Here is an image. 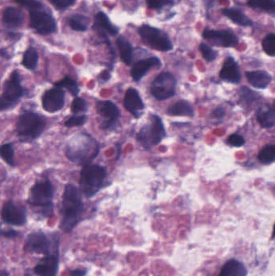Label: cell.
Wrapping results in <instances>:
<instances>
[{
    "instance_id": "6da1fadb",
    "label": "cell",
    "mask_w": 275,
    "mask_h": 276,
    "mask_svg": "<svg viewBox=\"0 0 275 276\" xmlns=\"http://www.w3.org/2000/svg\"><path fill=\"white\" fill-rule=\"evenodd\" d=\"M99 145L88 133H80L69 138L65 148V154L69 161L77 165L87 166L97 157Z\"/></svg>"
},
{
    "instance_id": "7a4b0ae2",
    "label": "cell",
    "mask_w": 275,
    "mask_h": 276,
    "mask_svg": "<svg viewBox=\"0 0 275 276\" xmlns=\"http://www.w3.org/2000/svg\"><path fill=\"white\" fill-rule=\"evenodd\" d=\"M82 194L75 185H65L62 195V219L60 224V228L64 232H71L80 222L84 210Z\"/></svg>"
},
{
    "instance_id": "3957f363",
    "label": "cell",
    "mask_w": 275,
    "mask_h": 276,
    "mask_svg": "<svg viewBox=\"0 0 275 276\" xmlns=\"http://www.w3.org/2000/svg\"><path fill=\"white\" fill-rule=\"evenodd\" d=\"M54 187L49 179L37 182L30 190L28 203L31 206L39 209L38 213L44 217H50L54 213L53 206Z\"/></svg>"
},
{
    "instance_id": "277c9868",
    "label": "cell",
    "mask_w": 275,
    "mask_h": 276,
    "mask_svg": "<svg viewBox=\"0 0 275 276\" xmlns=\"http://www.w3.org/2000/svg\"><path fill=\"white\" fill-rule=\"evenodd\" d=\"M46 121L42 115L32 111H25L19 116L16 132L19 139L29 142L40 137L46 129Z\"/></svg>"
},
{
    "instance_id": "5b68a950",
    "label": "cell",
    "mask_w": 275,
    "mask_h": 276,
    "mask_svg": "<svg viewBox=\"0 0 275 276\" xmlns=\"http://www.w3.org/2000/svg\"><path fill=\"white\" fill-rule=\"evenodd\" d=\"M107 177L105 167L99 165L84 166L80 176L81 191L87 198H91L103 187Z\"/></svg>"
},
{
    "instance_id": "8992f818",
    "label": "cell",
    "mask_w": 275,
    "mask_h": 276,
    "mask_svg": "<svg viewBox=\"0 0 275 276\" xmlns=\"http://www.w3.org/2000/svg\"><path fill=\"white\" fill-rule=\"evenodd\" d=\"M167 135L163 121L159 115L151 114L150 120L147 125L143 126L137 134L139 143L145 149H151L159 145Z\"/></svg>"
},
{
    "instance_id": "52a82bcc",
    "label": "cell",
    "mask_w": 275,
    "mask_h": 276,
    "mask_svg": "<svg viewBox=\"0 0 275 276\" xmlns=\"http://www.w3.org/2000/svg\"><path fill=\"white\" fill-rule=\"evenodd\" d=\"M23 96L24 89L21 85L20 75L17 70H15L4 83L2 95L0 97L1 111H7L14 107Z\"/></svg>"
},
{
    "instance_id": "ba28073f",
    "label": "cell",
    "mask_w": 275,
    "mask_h": 276,
    "mask_svg": "<svg viewBox=\"0 0 275 276\" xmlns=\"http://www.w3.org/2000/svg\"><path fill=\"white\" fill-rule=\"evenodd\" d=\"M138 33L144 43L153 50L168 52L174 48L168 34L163 30L148 24H143L138 28Z\"/></svg>"
},
{
    "instance_id": "9c48e42d",
    "label": "cell",
    "mask_w": 275,
    "mask_h": 276,
    "mask_svg": "<svg viewBox=\"0 0 275 276\" xmlns=\"http://www.w3.org/2000/svg\"><path fill=\"white\" fill-rule=\"evenodd\" d=\"M176 85V78L172 74L163 72L152 80L150 92L156 100H168L175 95Z\"/></svg>"
},
{
    "instance_id": "30bf717a",
    "label": "cell",
    "mask_w": 275,
    "mask_h": 276,
    "mask_svg": "<svg viewBox=\"0 0 275 276\" xmlns=\"http://www.w3.org/2000/svg\"><path fill=\"white\" fill-rule=\"evenodd\" d=\"M30 28L42 36L54 33L58 30V26L54 17L49 12L41 10L29 11Z\"/></svg>"
},
{
    "instance_id": "8fae6325",
    "label": "cell",
    "mask_w": 275,
    "mask_h": 276,
    "mask_svg": "<svg viewBox=\"0 0 275 276\" xmlns=\"http://www.w3.org/2000/svg\"><path fill=\"white\" fill-rule=\"evenodd\" d=\"M95 109L99 115L101 129H111L116 125L121 115V111L113 102L110 100H99L96 103Z\"/></svg>"
},
{
    "instance_id": "7c38bea8",
    "label": "cell",
    "mask_w": 275,
    "mask_h": 276,
    "mask_svg": "<svg viewBox=\"0 0 275 276\" xmlns=\"http://www.w3.org/2000/svg\"><path fill=\"white\" fill-rule=\"evenodd\" d=\"M203 37L212 46L224 48H235L239 44V38L227 30L204 29Z\"/></svg>"
},
{
    "instance_id": "4fadbf2b",
    "label": "cell",
    "mask_w": 275,
    "mask_h": 276,
    "mask_svg": "<svg viewBox=\"0 0 275 276\" xmlns=\"http://www.w3.org/2000/svg\"><path fill=\"white\" fill-rule=\"evenodd\" d=\"M1 217L4 222L14 226H23L27 221L25 208L12 201L4 204Z\"/></svg>"
},
{
    "instance_id": "5bb4252c",
    "label": "cell",
    "mask_w": 275,
    "mask_h": 276,
    "mask_svg": "<svg viewBox=\"0 0 275 276\" xmlns=\"http://www.w3.org/2000/svg\"><path fill=\"white\" fill-rule=\"evenodd\" d=\"M24 251L47 256L51 254V243L43 232H32L26 239Z\"/></svg>"
},
{
    "instance_id": "9a60e30c",
    "label": "cell",
    "mask_w": 275,
    "mask_h": 276,
    "mask_svg": "<svg viewBox=\"0 0 275 276\" xmlns=\"http://www.w3.org/2000/svg\"><path fill=\"white\" fill-rule=\"evenodd\" d=\"M65 105V92L63 89L58 87L45 92L42 97V106L44 110L50 113H55L63 108Z\"/></svg>"
},
{
    "instance_id": "2e32d148",
    "label": "cell",
    "mask_w": 275,
    "mask_h": 276,
    "mask_svg": "<svg viewBox=\"0 0 275 276\" xmlns=\"http://www.w3.org/2000/svg\"><path fill=\"white\" fill-rule=\"evenodd\" d=\"M125 109L130 112L135 118L139 119L144 113L145 104L140 94L134 88H129L124 98Z\"/></svg>"
},
{
    "instance_id": "e0dca14e",
    "label": "cell",
    "mask_w": 275,
    "mask_h": 276,
    "mask_svg": "<svg viewBox=\"0 0 275 276\" xmlns=\"http://www.w3.org/2000/svg\"><path fill=\"white\" fill-rule=\"evenodd\" d=\"M162 66V62L158 57H150L145 59L139 60L138 62L133 64L131 69V77L133 81L139 82L148 71L152 68H159Z\"/></svg>"
},
{
    "instance_id": "ac0fdd59",
    "label": "cell",
    "mask_w": 275,
    "mask_h": 276,
    "mask_svg": "<svg viewBox=\"0 0 275 276\" xmlns=\"http://www.w3.org/2000/svg\"><path fill=\"white\" fill-rule=\"evenodd\" d=\"M221 80L230 84H238L242 80V74L239 66L232 57H228L224 61V65L220 73Z\"/></svg>"
},
{
    "instance_id": "d6986e66",
    "label": "cell",
    "mask_w": 275,
    "mask_h": 276,
    "mask_svg": "<svg viewBox=\"0 0 275 276\" xmlns=\"http://www.w3.org/2000/svg\"><path fill=\"white\" fill-rule=\"evenodd\" d=\"M94 28L99 33L101 34L103 37L107 36V35L116 36L120 32V28L112 24L108 16L103 12H98L97 14L95 15Z\"/></svg>"
},
{
    "instance_id": "ffe728a7",
    "label": "cell",
    "mask_w": 275,
    "mask_h": 276,
    "mask_svg": "<svg viewBox=\"0 0 275 276\" xmlns=\"http://www.w3.org/2000/svg\"><path fill=\"white\" fill-rule=\"evenodd\" d=\"M58 257L50 254L44 257L34 268V271L39 276H56L59 267Z\"/></svg>"
},
{
    "instance_id": "44dd1931",
    "label": "cell",
    "mask_w": 275,
    "mask_h": 276,
    "mask_svg": "<svg viewBox=\"0 0 275 276\" xmlns=\"http://www.w3.org/2000/svg\"><path fill=\"white\" fill-rule=\"evenodd\" d=\"M24 19L25 16L23 12L13 7L7 8L3 14V22L8 28H20L24 24Z\"/></svg>"
},
{
    "instance_id": "7402d4cb",
    "label": "cell",
    "mask_w": 275,
    "mask_h": 276,
    "mask_svg": "<svg viewBox=\"0 0 275 276\" xmlns=\"http://www.w3.org/2000/svg\"><path fill=\"white\" fill-rule=\"evenodd\" d=\"M222 14L229 19L234 24L242 27H250L254 22L248 17L241 9L237 8H224L221 10Z\"/></svg>"
},
{
    "instance_id": "603a6c76",
    "label": "cell",
    "mask_w": 275,
    "mask_h": 276,
    "mask_svg": "<svg viewBox=\"0 0 275 276\" xmlns=\"http://www.w3.org/2000/svg\"><path fill=\"white\" fill-rule=\"evenodd\" d=\"M247 80L252 86L260 89H265L270 84L272 77L267 72L263 70L246 72Z\"/></svg>"
},
{
    "instance_id": "cb8c5ba5",
    "label": "cell",
    "mask_w": 275,
    "mask_h": 276,
    "mask_svg": "<svg viewBox=\"0 0 275 276\" xmlns=\"http://www.w3.org/2000/svg\"><path fill=\"white\" fill-rule=\"evenodd\" d=\"M248 270L240 261L231 259L226 262L218 276H247Z\"/></svg>"
},
{
    "instance_id": "d4e9b609",
    "label": "cell",
    "mask_w": 275,
    "mask_h": 276,
    "mask_svg": "<svg viewBox=\"0 0 275 276\" xmlns=\"http://www.w3.org/2000/svg\"><path fill=\"white\" fill-rule=\"evenodd\" d=\"M116 46L120 56L127 66H130L133 60V47L131 42L124 36H119L116 40Z\"/></svg>"
},
{
    "instance_id": "484cf974",
    "label": "cell",
    "mask_w": 275,
    "mask_h": 276,
    "mask_svg": "<svg viewBox=\"0 0 275 276\" xmlns=\"http://www.w3.org/2000/svg\"><path fill=\"white\" fill-rule=\"evenodd\" d=\"M167 113L172 116L192 117L194 115V110L189 102L186 100H179L169 107Z\"/></svg>"
},
{
    "instance_id": "4316f807",
    "label": "cell",
    "mask_w": 275,
    "mask_h": 276,
    "mask_svg": "<svg viewBox=\"0 0 275 276\" xmlns=\"http://www.w3.org/2000/svg\"><path fill=\"white\" fill-rule=\"evenodd\" d=\"M257 119L260 126L264 129H269L275 125L274 107L265 106L261 107L257 112Z\"/></svg>"
},
{
    "instance_id": "83f0119b",
    "label": "cell",
    "mask_w": 275,
    "mask_h": 276,
    "mask_svg": "<svg viewBox=\"0 0 275 276\" xmlns=\"http://www.w3.org/2000/svg\"><path fill=\"white\" fill-rule=\"evenodd\" d=\"M69 28L76 32H86L89 28L91 20L87 16L81 14H74L69 16L66 20Z\"/></svg>"
},
{
    "instance_id": "f1b7e54d",
    "label": "cell",
    "mask_w": 275,
    "mask_h": 276,
    "mask_svg": "<svg viewBox=\"0 0 275 276\" xmlns=\"http://www.w3.org/2000/svg\"><path fill=\"white\" fill-rule=\"evenodd\" d=\"M248 6L275 16V0H248Z\"/></svg>"
},
{
    "instance_id": "f546056e",
    "label": "cell",
    "mask_w": 275,
    "mask_h": 276,
    "mask_svg": "<svg viewBox=\"0 0 275 276\" xmlns=\"http://www.w3.org/2000/svg\"><path fill=\"white\" fill-rule=\"evenodd\" d=\"M38 61H39V54H38L37 50L34 47H30L24 53L22 64L26 69L35 70L37 67Z\"/></svg>"
},
{
    "instance_id": "4dcf8cb0",
    "label": "cell",
    "mask_w": 275,
    "mask_h": 276,
    "mask_svg": "<svg viewBox=\"0 0 275 276\" xmlns=\"http://www.w3.org/2000/svg\"><path fill=\"white\" fill-rule=\"evenodd\" d=\"M54 87H58V88H61L62 89L65 88L67 90L69 93L71 94L72 96L74 97H77L80 92V86L77 84V82L71 77H69V76H65L61 81L56 83L54 84Z\"/></svg>"
},
{
    "instance_id": "1f68e13d",
    "label": "cell",
    "mask_w": 275,
    "mask_h": 276,
    "mask_svg": "<svg viewBox=\"0 0 275 276\" xmlns=\"http://www.w3.org/2000/svg\"><path fill=\"white\" fill-rule=\"evenodd\" d=\"M258 159L263 164H269L275 160V145H267L262 148L258 154Z\"/></svg>"
},
{
    "instance_id": "d6a6232c",
    "label": "cell",
    "mask_w": 275,
    "mask_h": 276,
    "mask_svg": "<svg viewBox=\"0 0 275 276\" xmlns=\"http://www.w3.org/2000/svg\"><path fill=\"white\" fill-rule=\"evenodd\" d=\"M0 154H1L2 159L8 163V165L11 166V167L15 166V152L12 144L6 143L2 145V146L0 148Z\"/></svg>"
},
{
    "instance_id": "836d02e7",
    "label": "cell",
    "mask_w": 275,
    "mask_h": 276,
    "mask_svg": "<svg viewBox=\"0 0 275 276\" xmlns=\"http://www.w3.org/2000/svg\"><path fill=\"white\" fill-rule=\"evenodd\" d=\"M265 54L270 57H275V34H268L261 43Z\"/></svg>"
},
{
    "instance_id": "e575fe53",
    "label": "cell",
    "mask_w": 275,
    "mask_h": 276,
    "mask_svg": "<svg viewBox=\"0 0 275 276\" xmlns=\"http://www.w3.org/2000/svg\"><path fill=\"white\" fill-rule=\"evenodd\" d=\"M147 7L152 10L160 11L174 6V0H145Z\"/></svg>"
},
{
    "instance_id": "d590c367",
    "label": "cell",
    "mask_w": 275,
    "mask_h": 276,
    "mask_svg": "<svg viewBox=\"0 0 275 276\" xmlns=\"http://www.w3.org/2000/svg\"><path fill=\"white\" fill-rule=\"evenodd\" d=\"M200 51L202 54L203 58L206 60L207 62H213L214 60L217 58V52L205 43L200 44Z\"/></svg>"
},
{
    "instance_id": "8d00e7d4",
    "label": "cell",
    "mask_w": 275,
    "mask_h": 276,
    "mask_svg": "<svg viewBox=\"0 0 275 276\" xmlns=\"http://www.w3.org/2000/svg\"><path fill=\"white\" fill-rule=\"evenodd\" d=\"M88 109L87 102L80 97H74L71 103V111L73 113L86 112Z\"/></svg>"
},
{
    "instance_id": "74e56055",
    "label": "cell",
    "mask_w": 275,
    "mask_h": 276,
    "mask_svg": "<svg viewBox=\"0 0 275 276\" xmlns=\"http://www.w3.org/2000/svg\"><path fill=\"white\" fill-rule=\"evenodd\" d=\"M16 4L28 8L29 11L44 9V5L38 0H14Z\"/></svg>"
},
{
    "instance_id": "f35d334b",
    "label": "cell",
    "mask_w": 275,
    "mask_h": 276,
    "mask_svg": "<svg viewBox=\"0 0 275 276\" xmlns=\"http://www.w3.org/2000/svg\"><path fill=\"white\" fill-rule=\"evenodd\" d=\"M50 4H52L56 10H67L68 8H71L73 4H75L77 0H48Z\"/></svg>"
},
{
    "instance_id": "ab89813d",
    "label": "cell",
    "mask_w": 275,
    "mask_h": 276,
    "mask_svg": "<svg viewBox=\"0 0 275 276\" xmlns=\"http://www.w3.org/2000/svg\"><path fill=\"white\" fill-rule=\"evenodd\" d=\"M87 121V116L86 115H73L65 122V126L69 128L78 127L84 126Z\"/></svg>"
},
{
    "instance_id": "60d3db41",
    "label": "cell",
    "mask_w": 275,
    "mask_h": 276,
    "mask_svg": "<svg viewBox=\"0 0 275 276\" xmlns=\"http://www.w3.org/2000/svg\"><path fill=\"white\" fill-rule=\"evenodd\" d=\"M241 96L247 103H251L260 97L259 95H257L256 92H253L251 90L248 89L247 88H242L241 89Z\"/></svg>"
},
{
    "instance_id": "b9f144b4",
    "label": "cell",
    "mask_w": 275,
    "mask_h": 276,
    "mask_svg": "<svg viewBox=\"0 0 275 276\" xmlns=\"http://www.w3.org/2000/svg\"><path fill=\"white\" fill-rule=\"evenodd\" d=\"M245 142L246 141L244 139V137L238 135V134H232V135L229 136L228 138V143L232 146H235V147H241L245 144Z\"/></svg>"
},
{
    "instance_id": "7bdbcfd3",
    "label": "cell",
    "mask_w": 275,
    "mask_h": 276,
    "mask_svg": "<svg viewBox=\"0 0 275 276\" xmlns=\"http://www.w3.org/2000/svg\"><path fill=\"white\" fill-rule=\"evenodd\" d=\"M2 236L7 239H15L19 236V232L14 229H8V230L2 231Z\"/></svg>"
},
{
    "instance_id": "ee69618b",
    "label": "cell",
    "mask_w": 275,
    "mask_h": 276,
    "mask_svg": "<svg viewBox=\"0 0 275 276\" xmlns=\"http://www.w3.org/2000/svg\"><path fill=\"white\" fill-rule=\"evenodd\" d=\"M224 114H225V112H224V110L223 109V108H216L215 111H213V112L212 113V116L214 118H217V119H220V118L223 117L224 116Z\"/></svg>"
},
{
    "instance_id": "f6af8a7d",
    "label": "cell",
    "mask_w": 275,
    "mask_h": 276,
    "mask_svg": "<svg viewBox=\"0 0 275 276\" xmlns=\"http://www.w3.org/2000/svg\"><path fill=\"white\" fill-rule=\"evenodd\" d=\"M69 274H70V276H85L87 274V270L75 269V270H72Z\"/></svg>"
},
{
    "instance_id": "bcb514c9",
    "label": "cell",
    "mask_w": 275,
    "mask_h": 276,
    "mask_svg": "<svg viewBox=\"0 0 275 276\" xmlns=\"http://www.w3.org/2000/svg\"><path fill=\"white\" fill-rule=\"evenodd\" d=\"M111 75H110V73L108 71H103L102 72L101 74L99 76V81H108L109 78H110Z\"/></svg>"
},
{
    "instance_id": "7dc6e473",
    "label": "cell",
    "mask_w": 275,
    "mask_h": 276,
    "mask_svg": "<svg viewBox=\"0 0 275 276\" xmlns=\"http://www.w3.org/2000/svg\"><path fill=\"white\" fill-rule=\"evenodd\" d=\"M1 276H9V272L5 270H2L1 271Z\"/></svg>"
},
{
    "instance_id": "c3c4849f",
    "label": "cell",
    "mask_w": 275,
    "mask_h": 276,
    "mask_svg": "<svg viewBox=\"0 0 275 276\" xmlns=\"http://www.w3.org/2000/svg\"><path fill=\"white\" fill-rule=\"evenodd\" d=\"M272 238H273V239H274L275 238V224L274 226H273V234H272Z\"/></svg>"
},
{
    "instance_id": "681fc988",
    "label": "cell",
    "mask_w": 275,
    "mask_h": 276,
    "mask_svg": "<svg viewBox=\"0 0 275 276\" xmlns=\"http://www.w3.org/2000/svg\"><path fill=\"white\" fill-rule=\"evenodd\" d=\"M273 107H274V108H275V101L273 102Z\"/></svg>"
}]
</instances>
